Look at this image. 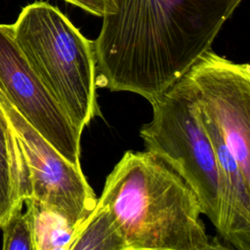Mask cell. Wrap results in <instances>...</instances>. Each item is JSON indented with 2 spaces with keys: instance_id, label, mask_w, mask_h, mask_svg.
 <instances>
[{
  "instance_id": "1",
  "label": "cell",
  "mask_w": 250,
  "mask_h": 250,
  "mask_svg": "<svg viewBox=\"0 0 250 250\" xmlns=\"http://www.w3.org/2000/svg\"><path fill=\"white\" fill-rule=\"evenodd\" d=\"M94 41L96 86L150 104L207 50L242 0H110Z\"/></svg>"
},
{
  "instance_id": "2",
  "label": "cell",
  "mask_w": 250,
  "mask_h": 250,
  "mask_svg": "<svg viewBox=\"0 0 250 250\" xmlns=\"http://www.w3.org/2000/svg\"><path fill=\"white\" fill-rule=\"evenodd\" d=\"M97 204L108 212L128 250H200L210 239L192 188L146 149L123 154Z\"/></svg>"
},
{
  "instance_id": "3",
  "label": "cell",
  "mask_w": 250,
  "mask_h": 250,
  "mask_svg": "<svg viewBox=\"0 0 250 250\" xmlns=\"http://www.w3.org/2000/svg\"><path fill=\"white\" fill-rule=\"evenodd\" d=\"M12 29L33 72L82 132L101 115L94 41L86 38L57 7L43 1L23 7Z\"/></svg>"
},
{
  "instance_id": "4",
  "label": "cell",
  "mask_w": 250,
  "mask_h": 250,
  "mask_svg": "<svg viewBox=\"0 0 250 250\" xmlns=\"http://www.w3.org/2000/svg\"><path fill=\"white\" fill-rule=\"evenodd\" d=\"M151 105L152 119L140 130L146 149L162 156L180 172L196 193L202 214L217 228L220 212L217 162L187 73Z\"/></svg>"
},
{
  "instance_id": "5",
  "label": "cell",
  "mask_w": 250,
  "mask_h": 250,
  "mask_svg": "<svg viewBox=\"0 0 250 250\" xmlns=\"http://www.w3.org/2000/svg\"><path fill=\"white\" fill-rule=\"evenodd\" d=\"M0 107L23 153L30 180V198L79 229L97 206L98 198L80 165L64 158L19 112L0 90Z\"/></svg>"
},
{
  "instance_id": "6",
  "label": "cell",
  "mask_w": 250,
  "mask_h": 250,
  "mask_svg": "<svg viewBox=\"0 0 250 250\" xmlns=\"http://www.w3.org/2000/svg\"><path fill=\"white\" fill-rule=\"evenodd\" d=\"M195 100L218 126L250 185V66L211 49L186 72Z\"/></svg>"
},
{
  "instance_id": "7",
  "label": "cell",
  "mask_w": 250,
  "mask_h": 250,
  "mask_svg": "<svg viewBox=\"0 0 250 250\" xmlns=\"http://www.w3.org/2000/svg\"><path fill=\"white\" fill-rule=\"evenodd\" d=\"M0 90L64 158L80 165L81 133L33 72L15 42L12 23H0Z\"/></svg>"
},
{
  "instance_id": "8",
  "label": "cell",
  "mask_w": 250,
  "mask_h": 250,
  "mask_svg": "<svg viewBox=\"0 0 250 250\" xmlns=\"http://www.w3.org/2000/svg\"><path fill=\"white\" fill-rule=\"evenodd\" d=\"M197 110L217 162L220 212L216 229L224 240L235 249L250 250V185L245 181L218 126L198 104Z\"/></svg>"
},
{
  "instance_id": "9",
  "label": "cell",
  "mask_w": 250,
  "mask_h": 250,
  "mask_svg": "<svg viewBox=\"0 0 250 250\" xmlns=\"http://www.w3.org/2000/svg\"><path fill=\"white\" fill-rule=\"evenodd\" d=\"M28 168L17 136L0 107V229L30 198Z\"/></svg>"
},
{
  "instance_id": "10",
  "label": "cell",
  "mask_w": 250,
  "mask_h": 250,
  "mask_svg": "<svg viewBox=\"0 0 250 250\" xmlns=\"http://www.w3.org/2000/svg\"><path fill=\"white\" fill-rule=\"evenodd\" d=\"M24 204L30 216L35 250L70 248L82 226L79 229L71 227L64 219L32 199H26Z\"/></svg>"
},
{
  "instance_id": "11",
  "label": "cell",
  "mask_w": 250,
  "mask_h": 250,
  "mask_svg": "<svg viewBox=\"0 0 250 250\" xmlns=\"http://www.w3.org/2000/svg\"><path fill=\"white\" fill-rule=\"evenodd\" d=\"M69 250H128L108 212L98 205L78 230Z\"/></svg>"
},
{
  "instance_id": "12",
  "label": "cell",
  "mask_w": 250,
  "mask_h": 250,
  "mask_svg": "<svg viewBox=\"0 0 250 250\" xmlns=\"http://www.w3.org/2000/svg\"><path fill=\"white\" fill-rule=\"evenodd\" d=\"M2 250H35L30 216L27 211L19 212L1 229Z\"/></svg>"
},
{
  "instance_id": "13",
  "label": "cell",
  "mask_w": 250,
  "mask_h": 250,
  "mask_svg": "<svg viewBox=\"0 0 250 250\" xmlns=\"http://www.w3.org/2000/svg\"><path fill=\"white\" fill-rule=\"evenodd\" d=\"M70 3L87 13L96 17L103 18L113 12V6L110 0H63Z\"/></svg>"
},
{
  "instance_id": "14",
  "label": "cell",
  "mask_w": 250,
  "mask_h": 250,
  "mask_svg": "<svg viewBox=\"0 0 250 250\" xmlns=\"http://www.w3.org/2000/svg\"><path fill=\"white\" fill-rule=\"evenodd\" d=\"M200 250H237V249H235L234 247L224 245L218 240V238L214 237L213 239H209V242L207 243V245Z\"/></svg>"
}]
</instances>
